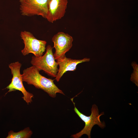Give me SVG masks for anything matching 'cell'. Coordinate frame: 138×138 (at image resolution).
Wrapping results in <instances>:
<instances>
[{
  "instance_id": "obj_3",
  "label": "cell",
  "mask_w": 138,
  "mask_h": 138,
  "mask_svg": "<svg viewBox=\"0 0 138 138\" xmlns=\"http://www.w3.org/2000/svg\"><path fill=\"white\" fill-rule=\"evenodd\" d=\"M52 49L50 45H47L44 54L40 57L33 56L31 63L40 71L42 70L48 75L55 78L58 70V64L54 57Z\"/></svg>"
},
{
  "instance_id": "obj_9",
  "label": "cell",
  "mask_w": 138,
  "mask_h": 138,
  "mask_svg": "<svg viewBox=\"0 0 138 138\" xmlns=\"http://www.w3.org/2000/svg\"><path fill=\"white\" fill-rule=\"evenodd\" d=\"M59 66L58 72L55 79L58 82L64 73L67 71H74L79 63L88 62L90 59L84 58L81 60L74 59L64 57L56 60Z\"/></svg>"
},
{
  "instance_id": "obj_8",
  "label": "cell",
  "mask_w": 138,
  "mask_h": 138,
  "mask_svg": "<svg viewBox=\"0 0 138 138\" xmlns=\"http://www.w3.org/2000/svg\"><path fill=\"white\" fill-rule=\"evenodd\" d=\"M68 3V0H48L45 19L52 23L61 19L66 13Z\"/></svg>"
},
{
  "instance_id": "obj_5",
  "label": "cell",
  "mask_w": 138,
  "mask_h": 138,
  "mask_svg": "<svg viewBox=\"0 0 138 138\" xmlns=\"http://www.w3.org/2000/svg\"><path fill=\"white\" fill-rule=\"evenodd\" d=\"M20 36L24 44V47L21 50L23 55L30 53L37 57L43 55L46 48L47 42L45 41L37 39L30 32L26 31H21Z\"/></svg>"
},
{
  "instance_id": "obj_1",
  "label": "cell",
  "mask_w": 138,
  "mask_h": 138,
  "mask_svg": "<svg viewBox=\"0 0 138 138\" xmlns=\"http://www.w3.org/2000/svg\"><path fill=\"white\" fill-rule=\"evenodd\" d=\"M40 71L32 65L24 69L21 74L23 81L33 85L36 88L42 90L52 98H55L57 93L65 95L54 83V80L42 76L40 74Z\"/></svg>"
},
{
  "instance_id": "obj_10",
  "label": "cell",
  "mask_w": 138,
  "mask_h": 138,
  "mask_svg": "<svg viewBox=\"0 0 138 138\" xmlns=\"http://www.w3.org/2000/svg\"><path fill=\"white\" fill-rule=\"evenodd\" d=\"M32 133L29 127L17 132L10 131L8 133L7 138H29L30 137Z\"/></svg>"
},
{
  "instance_id": "obj_4",
  "label": "cell",
  "mask_w": 138,
  "mask_h": 138,
  "mask_svg": "<svg viewBox=\"0 0 138 138\" xmlns=\"http://www.w3.org/2000/svg\"><path fill=\"white\" fill-rule=\"evenodd\" d=\"M21 65L18 61L9 64V67L11 70L13 77L11 83L5 88L9 89L6 94L8 93L17 90L20 91L23 95L22 98L28 104L32 102L33 95L27 91L24 87L20 71Z\"/></svg>"
},
{
  "instance_id": "obj_6",
  "label": "cell",
  "mask_w": 138,
  "mask_h": 138,
  "mask_svg": "<svg viewBox=\"0 0 138 138\" xmlns=\"http://www.w3.org/2000/svg\"><path fill=\"white\" fill-rule=\"evenodd\" d=\"M48 0H19V9L23 16H40L45 18Z\"/></svg>"
},
{
  "instance_id": "obj_7",
  "label": "cell",
  "mask_w": 138,
  "mask_h": 138,
  "mask_svg": "<svg viewBox=\"0 0 138 138\" xmlns=\"http://www.w3.org/2000/svg\"><path fill=\"white\" fill-rule=\"evenodd\" d=\"M55 52L53 56L56 60L64 57L72 46L73 37L68 34L59 32L55 34L52 38Z\"/></svg>"
},
{
  "instance_id": "obj_2",
  "label": "cell",
  "mask_w": 138,
  "mask_h": 138,
  "mask_svg": "<svg viewBox=\"0 0 138 138\" xmlns=\"http://www.w3.org/2000/svg\"><path fill=\"white\" fill-rule=\"evenodd\" d=\"M73 98L71 99L73 103L74 108V110L81 119L85 123V125L84 128L79 132L71 136L73 138H79L84 134H86L89 138H90V133L93 127L95 125H97L102 129L105 126L104 122H101L100 120V117L104 114V112L99 113L97 106L95 104L92 105L91 109V113L89 116H87L80 112L76 107L75 103L73 101Z\"/></svg>"
}]
</instances>
